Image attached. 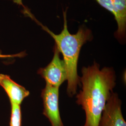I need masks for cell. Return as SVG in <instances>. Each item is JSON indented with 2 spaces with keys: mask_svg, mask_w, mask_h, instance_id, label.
<instances>
[{
  "mask_svg": "<svg viewBox=\"0 0 126 126\" xmlns=\"http://www.w3.org/2000/svg\"><path fill=\"white\" fill-rule=\"evenodd\" d=\"M80 77L82 89L77 95L76 103L86 113V122L82 126H98L107 102L116 85V75L113 68L100 70L99 64L83 67Z\"/></svg>",
  "mask_w": 126,
  "mask_h": 126,
  "instance_id": "1",
  "label": "cell"
},
{
  "mask_svg": "<svg viewBox=\"0 0 126 126\" xmlns=\"http://www.w3.org/2000/svg\"><path fill=\"white\" fill-rule=\"evenodd\" d=\"M24 11L52 37L55 42V45L62 54L67 72V93L70 97H72L76 94L78 86H81L80 77L77 71L78 62L82 46L93 38L91 31L81 26L76 34H71L68 29L66 11H63V30L59 34H56L38 21L26 8H25Z\"/></svg>",
  "mask_w": 126,
  "mask_h": 126,
  "instance_id": "2",
  "label": "cell"
},
{
  "mask_svg": "<svg viewBox=\"0 0 126 126\" xmlns=\"http://www.w3.org/2000/svg\"><path fill=\"white\" fill-rule=\"evenodd\" d=\"M53 49L54 55L51 62L45 67L40 68L38 73L45 79L46 84L59 88L67 80V72L64 63L60 58V53L55 45Z\"/></svg>",
  "mask_w": 126,
  "mask_h": 126,
  "instance_id": "3",
  "label": "cell"
},
{
  "mask_svg": "<svg viewBox=\"0 0 126 126\" xmlns=\"http://www.w3.org/2000/svg\"><path fill=\"white\" fill-rule=\"evenodd\" d=\"M43 100V114L46 117L51 126H64L59 109V88L46 84L42 91Z\"/></svg>",
  "mask_w": 126,
  "mask_h": 126,
  "instance_id": "4",
  "label": "cell"
},
{
  "mask_svg": "<svg viewBox=\"0 0 126 126\" xmlns=\"http://www.w3.org/2000/svg\"><path fill=\"white\" fill-rule=\"evenodd\" d=\"M122 101L113 92L102 113L98 126H126L122 113Z\"/></svg>",
  "mask_w": 126,
  "mask_h": 126,
  "instance_id": "5",
  "label": "cell"
},
{
  "mask_svg": "<svg viewBox=\"0 0 126 126\" xmlns=\"http://www.w3.org/2000/svg\"><path fill=\"white\" fill-rule=\"evenodd\" d=\"M114 16L117 24L115 36L123 40L126 36V0H95Z\"/></svg>",
  "mask_w": 126,
  "mask_h": 126,
  "instance_id": "6",
  "label": "cell"
},
{
  "mask_svg": "<svg viewBox=\"0 0 126 126\" xmlns=\"http://www.w3.org/2000/svg\"><path fill=\"white\" fill-rule=\"evenodd\" d=\"M0 85L4 89L11 104L20 105L30 95V92L23 86L13 81L9 76L0 74Z\"/></svg>",
  "mask_w": 126,
  "mask_h": 126,
  "instance_id": "7",
  "label": "cell"
},
{
  "mask_svg": "<svg viewBox=\"0 0 126 126\" xmlns=\"http://www.w3.org/2000/svg\"><path fill=\"white\" fill-rule=\"evenodd\" d=\"M22 113L20 105L11 104L9 126H21Z\"/></svg>",
  "mask_w": 126,
  "mask_h": 126,
  "instance_id": "8",
  "label": "cell"
},
{
  "mask_svg": "<svg viewBox=\"0 0 126 126\" xmlns=\"http://www.w3.org/2000/svg\"><path fill=\"white\" fill-rule=\"evenodd\" d=\"M23 57V53L22 52L17 53V54H13V55H5L2 54L1 51L0 50V58H15V57Z\"/></svg>",
  "mask_w": 126,
  "mask_h": 126,
  "instance_id": "9",
  "label": "cell"
}]
</instances>
